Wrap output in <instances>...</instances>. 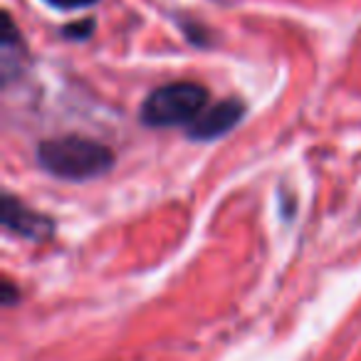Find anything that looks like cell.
Segmentation results:
<instances>
[{"label":"cell","mask_w":361,"mask_h":361,"mask_svg":"<svg viewBox=\"0 0 361 361\" xmlns=\"http://www.w3.org/2000/svg\"><path fill=\"white\" fill-rule=\"evenodd\" d=\"M245 114V106L238 99H223L218 104L208 106L191 126H188V136L196 141H211L218 136L228 134L238 121Z\"/></svg>","instance_id":"3957f363"},{"label":"cell","mask_w":361,"mask_h":361,"mask_svg":"<svg viewBox=\"0 0 361 361\" xmlns=\"http://www.w3.org/2000/svg\"><path fill=\"white\" fill-rule=\"evenodd\" d=\"M3 302H6V305H11L13 302V285L11 282H6V297H3Z\"/></svg>","instance_id":"52a82bcc"},{"label":"cell","mask_w":361,"mask_h":361,"mask_svg":"<svg viewBox=\"0 0 361 361\" xmlns=\"http://www.w3.org/2000/svg\"><path fill=\"white\" fill-rule=\"evenodd\" d=\"M94 30V23L92 20H85V23H75V25L65 27V35L72 37V40H85L90 32Z\"/></svg>","instance_id":"5b68a950"},{"label":"cell","mask_w":361,"mask_h":361,"mask_svg":"<svg viewBox=\"0 0 361 361\" xmlns=\"http://www.w3.org/2000/svg\"><path fill=\"white\" fill-rule=\"evenodd\" d=\"M40 166L62 180H92L104 176L114 166V151L106 144L87 136H60L40 141L37 146Z\"/></svg>","instance_id":"6da1fadb"},{"label":"cell","mask_w":361,"mask_h":361,"mask_svg":"<svg viewBox=\"0 0 361 361\" xmlns=\"http://www.w3.org/2000/svg\"><path fill=\"white\" fill-rule=\"evenodd\" d=\"M208 109V90L198 82H169L144 99L139 116L146 126H191Z\"/></svg>","instance_id":"7a4b0ae2"},{"label":"cell","mask_w":361,"mask_h":361,"mask_svg":"<svg viewBox=\"0 0 361 361\" xmlns=\"http://www.w3.org/2000/svg\"><path fill=\"white\" fill-rule=\"evenodd\" d=\"M52 8H60V11H80V8L94 6L97 0H45Z\"/></svg>","instance_id":"8992f818"},{"label":"cell","mask_w":361,"mask_h":361,"mask_svg":"<svg viewBox=\"0 0 361 361\" xmlns=\"http://www.w3.org/2000/svg\"><path fill=\"white\" fill-rule=\"evenodd\" d=\"M3 226L6 231L18 233L23 238H30V240H40V238H47L52 233V221L42 213L27 208L23 201H18L13 193H6L3 196Z\"/></svg>","instance_id":"277c9868"}]
</instances>
